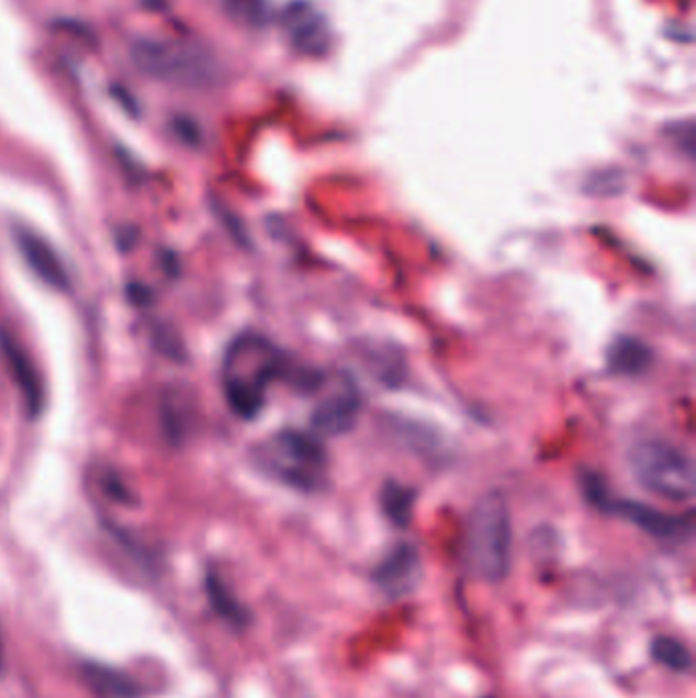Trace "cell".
<instances>
[{
  "label": "cell",
  "instance_id": "obj_1",
  "mask_svg": "<svg viewBox=\"0 0 696 698\" xmlns=\"http://www.w3.org/2000/svg\"><path fill=\"white\" fill-rule=\"evenodd\" d=\"M282 351L266 337L239 335L225 351L221 380L225 398L242 419H254L266 405L268 389L284 374Z\"/></svg>",
  "mask_w": 696,
  "mask_h": 698
},
{
  "label": "cell",
  "instance_id": "obj_2",
  "mask_svg": "<svg viewBox=\"0 0 696 698\" xmlns=\"http://www.w3.org/2000/svg\"><path fill=\"white\" fill-rule=\"evenodd\" d=\"M510 545L513 529L505 496H482L465 524V567L480 581L501 582L510 567Z\"/></svg>",
  "mask_w": 696,
  "mask_h": 698
},
{
  "label": "cell",
  "instance_id": "obj_3",
  "mask_svg": "<svg viewBox=\"0 0 696 698\" xmlns=\"http://www.w3.org/2000/svg\"><path fill=\"white\" fill-rule=\"evenodd\" d=\"M261 468L296 491H319L327 479V453L319 437L296 429H284L258 448Z\"/></svg>",
  "mask_w": 696,
  "mask_h": 698
},
{
  "label": "cell",
  "instance_id": "obj_4",
  "mask_svg": "<svg viewBox=\"0 0 696 698\" xmlns=\"http://www.w3.org/2000/svg\"><path fill=\"white\" fill-rule=\"evenodd\" d=\"M629 470L639 486L672 503L695 496V465L666 439H641L629 450Z\"/></svg>",
  "mask_w": 696,
  "mask_h": 698
},
{
  "label": "cell",
  "instance_id": "obj_5",
  "mask_svg": "<svg viewBox=\"0 0 696 698\" xmlns=\"http://www.w3.org/2000/svg\"><path fill=\"white\" fill-rule=\"evenodd\" d=\"M131 58L142 72L178 85H199L206 78L209 61L189 45L142 40L133 45Z\"/></svg>",
  "mask_w": 696,
  "mask_h": 698
},
{
  "label": "cell",
  "instance_id": "obj_6",
  "mask_svg": "<svg viewBox=\"0 0 696 698\" xmlns=\"http://www.w3.org/2000/svg\"><path fill=\"white\" fill-rule=\"evenodd\" d=\"M319 401L313 408V425L323 436L348 434L360 413V393L346 374L337 372L332 379L317 380Z\"/></svg>",
  "mask_w": 696,
  "mask_h": 698
},
{
  "label": "cell",
  "instance_id": "obj_7",
  "mask_svg": "<svg viewBox=\"0 0 696 698\" xmlns=\"http://www.w3.org/2000/svg\"><path fill=\"white\" fill-rule=\"evenodd\" d=\"M588 496L595 500L596 507L607 510L610 515H617L629 524L638 525L646 533L660 539H682L686 538L693 529V525L684 521L681 517L666 515L662 510L652 509L648 505L624 500V498H613V496L595 482L593 488L588 491Z\"/></svg>",
  "mask_w": 696,
  "mask_h": 698
},
{
  "label": "cell",
  "instance_id": "obj_8",
  "mask_svg": "<svg viewBox=\"0 0 696 698\" xmlns=\"http://www.w3.org/2000/svg\"><path fill=\"white\" fill-rule=\"evenodd\" d=\"M422 581V555L411 543H398L377 567L374 582L391 598L411 595Z\"/></svg>",
  "mask_w": 696,
  "mask_h": 698
},
{
  "label": "cell",
  "instance_id": "obj_9",
  "mask_svg": "<svg viewBox=\"0 0 696 698\" xmlns=\"http://www.w3.org/2000/svg\"><path fill=\"white\" fill-rule=\"evenodd\" d=\"M15 241L25 262L30 263L31 270L42 278L47 286L56 291H68L70 286L68 272L59 260L58 254L45 241L44 237H40L37 233L30 229L16 227Z\"/></svg>",
  "mask_w": 696,
  "mask_h": 698
},
{
  "label": "cell",
  "instance_id": "obj_10",
  "mask_svg": "<svg viewBox=\"0 0 696 698\" xmlns=\"http://www.w3.org/2000/svg\"><path fill=\"white\" fill-rule=\"evenodd\" d=\"M0 349L9 362L21 393L25 396L31 417H37L44 407V384L35 372V365L25 353V349L21 348L13 337H9L7 331H0Z\"/></svg>",
  "mask_w": 696,
  "mask_h": 698
},
{
  "label": "cell",
  "instance_id": "obj_11",
  "mask_svg": "<svg viewBox=\"0 0 696 698\" xmlns=\"http://www.w3.org/2000/svg\"><path fill=\"white\" fill-rule=\"evenodd\" d=\"M82 676L88 688L99 698H142L144 688L123 669L111 668L99 662H85Z\"/></svg>",
  "mask_w": 696,
  "mask_h": 698
},
{
  "label": "cell",
  "instance_id": "obj_12",
  "mask_svg": "<svg viewBox=\"0 0 696 698\" xmlns=\"http://www.w3.org/2000/svg\"><path fill=\"white\" fill-rule=\"evenodd\" d=\"M204 588L213 611L217 612L223 621H227L235 629H246L251 623V612L233 595L227 582L223 581L215 570L206 572Z\"/></svg>",
  "mask_w": 696,
  "mask_h": 698
},
{
  "label": "cell",
  "instance_id": "obj_13",
  "mask_svg": "<svg viewBox=\"0 0 696 698\" xmlns=\"http://www.w3.org/2000/svg\"><path fill=\"white\" fill-rule=\"evenodd\" d=\"M650 364V348L633 337H619L609 349V365L617 374L633 376Z\"/></svg>",
  "mask_w": 696,
  "mask_h": 698
},
{
  "label": "cell",
  "instance_id": "obj_14",
  "mask_svg": "<svg viewBox=\"0 0 696 698\" xmlns=\"http://www.w3.org/2000/svg\"><path fill=\"white\" fill-rule=\"evenodd\" d=\"M652 655L658 664H662L664 668L686 674L693 669V654L691 650L676 638L670 635H660L652 641Z\"/></svg>",
  "mask_w": 696,
  "mask_h": 698
},
{
  "label": "cell",
  "instance_id": "obj_15",
  "mask_svg": "<svg viewBox=\"0 0 696 698\" xmlns=\"http://www.w3.org/2000/svg\"><path fill=\"white\" fill-rule=\"evenodd\" d=\"M382 500H384V510H386L392 524L406 525L408 517H411V509H413V493L403 486L391 484L384 491Z\"/></svg>",
  "mask_w": 696,
  "mask_h": 698
},
{
  "label": "cell",
  "instance_id": "obj_16",
  "mask_svg": "<svg viewBox=\"0 0 696 698\" xmlns=\"http://www.w3.org/2000/svg\"><path fill=\"white\" fill-rule=\"evenodd\" d=\"M227 13L246 25H258L263 19V0H223Z\"/></svg>",
  "mask_w": 696,
  "mask_h": 698
},
{
  "label": "cell",
  "instance_id": "obj_17",
  "mask_svg": "<svg viewBox=\"0 0 696 698\" xmlns=\"http://www.w3.org/2000/svg\"><path fill=\"white\" fill-rule=\"evenodd\" d=\"M4 669V641H2V633H0V672Z\"/></svg>",
  "mask_w": 696,
  "mask_h": 698
},
{
  "label": "cell",
  "instance_id": "obj_18",
  "mask_svg": "<svg viewBox=\"0 0 696 698\" xmlns=\"http://www.w3.org/2000/svg\"><path fill=\"white\" fill-rule=\"evenodd\" d=\"M147 4H149L151 9H161V7L166 4V0H147Z\"/></svg>",
  "mask_w": 696,
  "mask_h": 698
}]
</instances>
